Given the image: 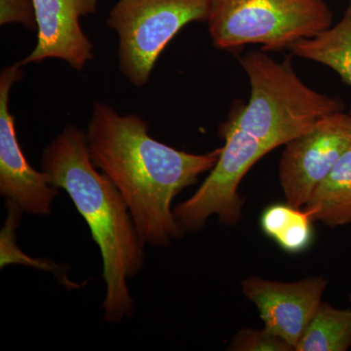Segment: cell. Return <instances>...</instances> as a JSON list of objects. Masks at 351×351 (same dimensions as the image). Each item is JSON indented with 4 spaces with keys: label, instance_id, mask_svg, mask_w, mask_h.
Listing matches in <instances>:
<instances>
[{
    "label": "cell",
    "instance_id": "obj_1",
    "mask_svg": "<svg viewBox=\"0 0 351 351\" xmlns=\"http://www.w3.org/2000/svg\"><path fill=\"white\" fill-rule=\"evenodd\" d=\"M92 161L125 199L141 239L168 247L186 233L172 209L176 196L211 171L221 149L205 154L179 151L149 135L138 115H119L101 103L94 106L86 132Z\"/></svg>",
    "mask_w": 351,
    "mask_h": 351
},
{
    "label": "cell",
    "instance_id": "obj_2",
    "mask_svg": "<svg viewBox=\"0 0 351 351\" xmlns=\"http://www.w3.org/2000/svg\"><path fill=\"white\" fill-rule=\"evenodd\" d=\"M41 167L51 186L68 193L100 249L106 282L105 320L129 319L134 300L128 280L144 267L145 243L125 199L112 180L95 166L86 133L77 127L66 126L44 149Z\"/></svg>",
    "mask_w": 351,
    "mask_h": 351
},
{
    "label": "cell",
    "instance_id": "obj_10",
    "mask_svg": "<svg viewBox=\"0 0 351 351\" xmlns=\"http://www.w3.org/2000/svg\"><path fill=\"white\" fill-rule=\"evenodd\" d=\"M38 43L21 66L60 59L82 71L93 58V45L80 25V18L97 11V0H32Z\"/></svg>",
    "mask_w": 351,
    "mask_h": 351
},
{
    "label": "cell",
    "instance_id": "obj_15",
    "mask_svg": "<svg viewBox=\"0 0 351 351\" xmlns=\"http://www.w3.org/2000/svg\"><path fill=\"white\" fill-rule=\"evenodd\" d=\"M7 207V218L5 223L1 230L0 234V252H1V258H0V267L1 269L5 267L6 265L11 263H22V265H32V267H38L48 271H52L57 276L58 280L60 281L64 287L71 289L77 288L76 284L71 282L66 276V270L61 269L60 265L56 263H51L50 262L43 263L41 261L34 260V258L27 257L24 253L16 247L15 244V230H17L20 225L21 217L24 212L20 209L17 205L5 201Z\"/></svg>",
    "mask_w": 351,
    "mask_h": 351
},
{
    "label": "cell",
    "instance_id": "obj_4",
    "mask_svg": "<svg viewBox=\"0 0 351 351\" xmlns=\"http://www.w3.org/2000/svg\"><path fill=\"white\" fill-rule=\"evenodd\" d=\"M324 0H212L208 29L219 49L260 44L265 51L290 48L332 25Z\"/></svg>",
    "mask_w": 351,
    "mask_h": 351
},
{
    "label": "cell",
    "instance_id": "obj_8",
    "mask_svg": "<svg viewBox=\"0 0 351 351\" xmlns=\"http://www.w3.org/2000/svg\"><path fill=\"white\" fill-rule=\"evenodd\" d=\"M22 75L20 64L7 66L0 75V195L24 213L49 216L58 189L25 158L9 110L11 89Z\"/></svg>",
    "mask_w": 351,
    "mask_h": 351
},
{
    "label": "cell",
    "instance_id": "obj_19",
    "mask_svg": "<svg viewBox=\"0 0 351 351\" xmlns=\"http://www.w3.org/2000/svg\"><path fill=\"white\" fill-rule=\"evenodd\" d=\"M350 113V115H351V112Z\"/></svg>",
    "mask_w": 351,
    "mask_h": 351
},
{
    "label": "cell",
    "instance_id": "obj_14",
    "mask_svg": "<svg viewBox=\"0 0 351 351\" xmlns=\"http://www.w3.org/2000/svg\"><path fill=\"white\" fill-rule=\"evenodd\" d=\"M351 348V309L321 302L295 351H346Z\"/></svg>",
    "mask_w": 351,
    "mask_h": 351
},
{
    "label": "cell",
    "instance_id": "obj_6",
    "mask_svg": "<svg viewBox=\"0 0 351 351\" xmlns=\"http://www.w3.org/2000/svg\"><path fill=\"white\" fill-rule=\"evenodd\" d=\"M225 145L218 160L200 188L174 208V216L184 232H196L217 216L221 223L234 226L241 218L243 200L240 182L249 170L272 149L250 134L226 123L221 128Z\"/></svg>",
    "mask_w": 351,
    "mask_h": 351
},
{
    "label": "cell",
    "instance_id": "obj_13",
    "mask_svg": "<svg viewBox=\"0 0 351 351\" xmlns=\"http://www.w3.org/2000/svg\"><path fill=\"white\" fill-rule=\"evenodd\" d=\"M313 219L306 209L286 204L265 208L261 216L263 232L289 254L306 251L313 240Z\"/></svg>",
    "mask_w": 351,
    "mask_h": 351
},
{
    "label": "cell",
    "instance_id": "obj_16",
    "mask_svg": "<svg viewBox=\"0 0 351 351\" xmlns=\"http://www.w3.org/2000/svg\"><path fill=\"white\" fill-rule=\"evenodd\" d=\"M232 351H292L289 345L279 337L270 334L267 330L244 329L237 332L230 343Z\"/></svg>",
    "mask_w": 351,
    "mask_h": 351
},
{
    "label": "cell",
    "instance_id": "obj_17",
    "mask_svg": "<svg viewBox=\"0 0 351 351\" xmlns=\"http://www.w3.org/2000/svg\"><path fill=\"white\" fill-rule=\"evenodd\" d=\"M20 23L27 29H36L32 0H0V25Z\"/></svg>",
    "mask_w": 351,
    "mask_h": 351
},
{
    "label": "cell",
    "instance_id": "obj_12",
    "mask_svg": "<svg viewBox=\"0 0 351 351\" xmlns=\"http://www.w3.org/2000/svg\"><path fill=\"white\" fill-rule=\"evenodd\" d=\"M297 56L329 66L351 87V0L338 24L291 46Z\"/></svg>",
    "mask_w": 351,
    "mask_h": 351
},
{
    "label": "cell",
    "instance_id": "obj_7",
    "mask_svg": "<svg viewBox=\"0 0 351 351\" xmlns=\"http://www.w3.org/2000/svg\"><path fill=\"white\" fill-rule=\"evenodd\" d=\"M351 145L350 113L339 112L286 144L279 162V180L286 201L306 206L320 182Z\"/></svg>",
    "mask_w": 351,
    "mask_h": 351
},
{
    "label": "cell",
    "instance_id": "obj_11",
    "mask_svg": "<svg viewBox=\"0 0 351 351\" xmlns=\"http://www.w3.org/2000/svg\"><path fill=\"white\" fill-rule=\"evenodd\" d=\"M304 209L330 228L351 223V145L320 182Z\"/></svg>",
    "mask_w": 351,
    "mask_h": 351
},
{
    "label": "cell",
    "instance_id": "obj_5",
    "mask_svg": "<svg viewBox=\"0 0 351 351\" xmlns=\"http://www.w3.org/2000/svg\"><path fill=\"white\" fill-rule=\"evenodd\" d=\"M211 1L119 0L108 25L119 34L122 75L135 86H144L166 45L184 25L206 21Z\"/></svg>",
    "mask_w": 351,
    "mask_h": 351
},
{
    "label": "cell",
    "instance_id": "obj_3",
    "mask_svg": "<svg viewBox=\"0 0 351 351\" xmlns=\"http://www.w3.org/2000/svg\"><path fill=\"white\" fill-rule=\"evenodd\" d=\"M240 64L250 80V99L228 124L250 134L272 151L311 130L325 117L343 112L338 99L306 86L289 60L278 63L251 51Z\"/></svg>",
    "mask_w": 351,
    "mask_h": 351
},
{
    "label": "cell",
    "instance_id": "obj_18",
    "mask_svg": "<svg viewBox=\"0 0 351 351\" xmlns=\"http://www.w3.org/2000/svg\"><path fill=\"white\" fill-rule=\"evenodd\" d=\"M350 302H351V295H350Z\"/></svg>",
    "mask_w": 351,
    "mask_h": 351
},
{
    "label": "cell",
    "instance_id": "obj_9",
    "mask_svg": "<svg viewBox=\"0 0 351 351\" xmlns=\"http://www.w3.org/2000/svg\"><path fill=\"white\" fill-rule=\"evenodd\" d=\"M327 287L324 277L294 283L277 282L257 276L242 281V291L257 306L265 328L295 348L321 304Z\"/></svg>",
    "mask_w": 351,
    "mask_h": 351
}]
</instances>
